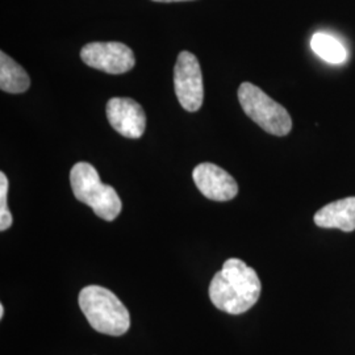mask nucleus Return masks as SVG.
Returning a JSON list of instances; mask_svg holds the SVG:
<instances>
[{"instance_id":"nucleus-6","label":"nucleus","mask_w":355,"mask_h":355,"mask_svg":"<svg viewBox=\"0 0 355 355\" xmlns=\"http://www.w3.org/2000/svg\"><path fill=\"white\" fill-rule=\"evenodd\" d=\"M80 58L89 67L108 74H124L136 64L133 51L121 42H91L83 46Z\"/></svg>"},{"instance_id":"nucleus-3","label":"nucleus","mask_w":355,"mask_h":355,"mask_svg":"<svg viewBox=\"0 0 355 355\" xmlns=\"http://www.w3.org/2000/svg\"><path fill=\"white\" fill-rule=\"evenodd\" d=\"M71 190L76 200L89 205L95 215L114 221L123 209L120 196L114 187L104 184L99 173L87 162H78L70 171Z\"/></svg>"},{"instance_id":"nucleus-8","label":"nucleus","mask_w":355,"mask_h":355,"mask_svg":"<svg viewBox=\"0 0 355 355\" xmlns=\"http://www.w3.org/2000/svg\"><path fill=\"white\" fill-rule=\"evenodd\" d=\"M107 117L111 127L127 139H140L146 128V116L142 107L130 98L110 99Z\"/></svg>"},{"instance_id":"nucleus-13","label":"nucleus","mask_w":355,"mask_h":355,"mask_svg":"<svg viewBox=\"0 0 355 355\" xmlns=\"http://www.w3.org/2000/svg\"><path fill=\"white\" fill-rule=\"evenodd\" d=\"M154 1H161V3H173V1H187V0H154Z\"/></svg>"},{"instance_id":"nucleus-1","label":"nucleus","mask_w":355,"mask_h":355,"mask_svg":"<svg viewBox=\"0 0 355 355\" xmlns=\"http://www.w3.org/2000/svg\"><path fill=\"white\" fill-rule=\"evenodd\" d=\"M262 284L253 267L239 258H229L209 284V299L217 309L229 315L248 312L258 302Z\"/></svg>"},{"instance_id":"nucleus-11","label":"nucleus","mask_w":355,"mask_h":355,"mask_svg":"<svg viewBox=\"0 0 355 355\" xmlns=\"http://www.w3.org/2000/svg\"><path fill=\"white\" fill-rule=\"evenodd\" d=\"M311 48L321 60L329 64H343L347 57V53L341 41L322 32H318L312 36Z\"/></svg>"},{"instance_id":"nucleus-7","label":"nucleus","mask_w":355,"mask_h":355,"mask_svg":"<svg viewBox=\"0 0 355 355\" xmlns=\"http://www.w3.org/2000/svg\"><path fill=\"white\" fill-rule=\"evenodd\" d=\"M196 187L207 199L215 202H229L239 193V184L234 178L220 166L204 162L196 166L192 173Z\"/></svg>"},{"instance_id":"nucleus-9","label":"nucleus","mask_w":355,"mask_h":355,"mask_svg":"<svg viewBox=\"0 0 355 355\" xmlns=\"http://www.w3.org/2000/svg\"><path fill=\"white\" fill-rule=\"evenodd\" d=\"M315 224L320 228L341 229L343 232L355 230V198H345L327 204L315 215Z\"/></svg>"},{"instance_id":"nucleus-5","label":"nucleus","mask_w":355,"mask_h":355,"mask_svg":"<svg viewBox=\"0 0 355 355\" xmlns=\"http://www.w3.org/2000/svg\"><path fill=\"white\" fill-rule=\"evenodd\" d=\"M174 87L180 105L196 112L203 105L204 86L202 69L198 58L190 51H180L174 67Z\"/></svg>"},{"instance_id":"nucleus-2","label":"nucleus","mask_w":355,"mask_h":355,"mask_svg":"<svg viewBox=\"0 0 355 355\" xmlns=\"http://www.w3.org/2000/svg\"><path fill=\"white\" fill-rule=\"evenodd\" d=\"M78 303L92 329L119 337L130 327L127 306L114 292L102 286H89L79 292Z\"/></svg>"},{"instance_id":"nucleus-14","label":"nucleus","mask_w":355,"mask_h":355,"mask_svg":"<svg viewBox=\"0 0 355 355\" xmlns=\"http://www.w3.org/2000/svg\"><path fill=\"white\" fill-rule=\"evenodd\" d=\"M4 316V305H0V318H3Z\"/></svg>"},{"instance_id":"nucleus-12","label":"nucleus","mask_w":355,"mask_h":355,"mask_svg":"<svg viewBox=\"0 0 355 355\" xmlns=\"http://www.w3.org/2000/svg\"><path fill=\"white\" fill-rule=\"evenodd\" d=\"M7 193H8V179L1 171L0 173V230L1 232L10 229L12 225V214L8 209Z\"/></svg>"},{"instance_id":"nucleus-4","label":"nucleus","mask_w":355,"mask_h":355,"mask_svg":"<svg viewBox=\"0 0 355 355\" xmlns=\"http://www.w3.org/2000/svg\"><path fill=\"white\" fill-rule=\"evenodd\" d=\"M239 101L243 112L267 133L282 137L291 132L292 119L288 111L253 83H242Z\"/></svg>"},{"instance_id":"nucleus-10","label":"nucleus","mask_w":355,"mask_h":355,"mask_svg":"<svg viewBox=\"0 0 355 355\" xmlns=\"http://www.w3.org/2000/svg\"><path fill=\"white\" fill-rule=\"evenodd\" d=\"M31 86L26 70L4 51L0 53V89L10 94H23Z\"/></svg>"}]
</instances>
